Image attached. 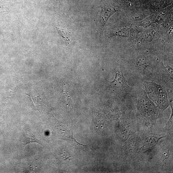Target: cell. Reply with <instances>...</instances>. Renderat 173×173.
<instances>
[{
  "instance_id": "1",
  "label": "cell",
  "mask_w": 173,
  "mask_h": 173,
  "mask_svg": "<svg viewBox=\"0 0 173 173\" xmlns=\"http://www.w3.org/2000/svg\"><path fill=\"white\" fill-rule=\"evenodd\" d=\"M143 85L150 100L160 109L164 110L169 106L167 92L155 82L145 81Z\"/></svg>"
},
{
  "instance_id": "2",
  "label": "cell",
  "mask_w": 173,
  "mask_h": 173,
  "mask_svg": "<svg viewBox=\"0 0 173 173\" xmlns=\"http://www.w3.org/2000/svg\"><path fill=\"white\" fill-rule=\"evenodd\" d=\"M137 108L141 114L148 120H154L159 117L160 111L142 89L138 95Z\"/></svg>"
},
{
  "instance_id": "3",
  "label": "cell",
  "mask_w": 173,
  "mask_h": 173,
  "mask_svg": "<svg viewBox=\"0 0 173 173\" xmlns=\"http://www.w3.org/2000/svg\"><path fill=\"white\" fill-rule=\"evenodd\" d=\"M54 130L56 136L59 139L66 141L69 144L84 151L88 147L87 145L78 142L73 136L72 130L57 120L54 127Z\"/></svg>"
},
{
  "instance_id": "4",
  "label": "cell",
  "mask_w": 173,
  "mask_h": 173,
  "mask_svg": "<svg viewBox=\"0 0 173 173\" xmlns=\"http://www.w3.org/2000/svg\"><path fill=\"white\" fill-rule=\"evenodd\" d=\"M111 87L115 93L123 99L131 90V87L127 83L123 73L118 71L116 72L113 81L110 82Z\"/></svg>"
},
{
  "instance_id": "5",
  "label": "cell",
  "mask_w": 173,
  "mask_h": 173,
  "mask_svg": "<svg viewBox=\"0 0 173 173\" xmlns=\"http://www.w3.org/2000/svg\"><path fill=\"white\" fill-rule=\"evenodd\" d=\"M160 138L154 136L147 137L144 143L142 149L144 151H147L152 149L157 145Z\"/></svg>"
},
{
  "instance_id": "6",
  "label": "cell",
  "mask_w": 173,
  "mask_h": 173,
  "mask_svg": "<svg viewBox=\"0 0 173 173\" xmlns=\"http://www.w3.org/2000/svg\"><path fill=\"white\" fill-rule=\"evenodd\" d=\"M21 142L24 145L35 143L43 146L41 141L38 140L33 134L30 132H27L24 134L21 139Z\"/></svg>"
},
{
  "instance_id": "7",
  "label": "cell",
  "mask_w": 173,
  "mask_h": 173,
  "mask_svg": "<svg viewBox=\"0 0 173 173\" xmlns=\"http://www.w3.org/2000/svg\"><path fill=\"white\" fill-rule=\"evenodd\" d=\"M115 10L112 9L104 7L102 9L101 17L103 20V25L106 24L108 19L115 12Z\"/></svg>"
},
{
  "instance_id": "8",
  "label": "cell",
  "mask_w": 173,
  "mask_h": 173,
  "mask_svg": "<svg viewBox=\"0 0 173 173\" xmlns=\"http://www.w3.org/2000/svg\"><path fill=\"white\" fill-rule=\"evenodd\" d=\"M137 66L141 70H144L148 66V62L144 57L138 58L136 61Z\"/></svg>"
},
{
  "instance_id": "9",
  "label": "cell",
  "mask_w": 173,
  "mask_h": 173,
  "mask_svg": "<svg viewBox=\"0 0 173 173\" xmlns=\"http://www.w3.org/2000/svg\"><path fill=\"white\" fill-rule=\"evenodd\" d=\"M56 29H57L59 34L64 39L65 41L67 42L69 44V42L70 41V40L69 39L68 37L69 33L68 30L62 28L58 27H56Z\"/></svg>"
},
{
  "instance_id": "10",
  "label": "cell",
  "mask_w": 173,
  "mask_h": 173,
  "mask_svg": "<svg viewBox=\"0 0 173 173\" xmlns=\"http://www.w3.org/2000/svg\"><path fill=\"white\" fill-rule=\"evenodd\" d=\"M35 95L31 94L30 97L31 98L32 101L34 103L35 106L37 110H38V107L41 106L40 99L38 97L35 96Z\"/></svg>"
}]
</instances>
